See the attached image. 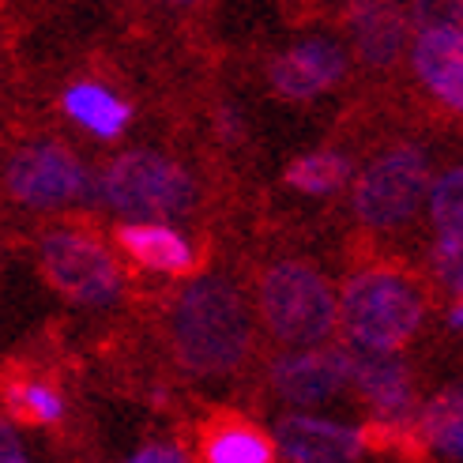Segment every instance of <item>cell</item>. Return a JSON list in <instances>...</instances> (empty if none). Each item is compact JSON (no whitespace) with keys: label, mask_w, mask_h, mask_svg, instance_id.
Segmentation results:
<instances>
[{"label":"cell","mask_w":463,"mask_h":463,"mask_svg":"<svg viewBox=\"0 0 463 463\" xmlns=\"http://www.w3.org/2000/svg\"><path fill=\"white\" fill-rule=\"evenodd\" d=\"M268 76L283 99L306 102V99L324 95V90H332L346 76V53H343V45L328 38H309V42L290 45L283 57H275Z\"/></svg>","instance_id":"11"},{"label":"cell","mask_w":463,"mask_h":463,"mask_svg":"<svg viewBox=\"0 0 463 463\" xmlns=\"http://www.w3.org/2000/svg\"><path fill=\"white\" fill-rule=\"evenodd\" d=\"M174 5H189V0H174Z\"/></svg>","instance_id":"26"},{"label":"cell","mask_w":463,"mask_h":463,"mask_svg":"<svg viewBox=\"0 0 463 463\" xmlns=\"http://www.w3.org/2000/svg\"><path fill=\"white\" fill-rule=\"evenodd\" d=\"M8 403H12V411L19 414L23 422H34V426H53V422L64 419V400L42 381L15 384L8 392Z\"/></svg>","instance_id":"20"},{"label":"cell","mask_w":463,"mask_h":463,"mask_svg":"<svg viewBox=\"0 0 463 463\" xmlns=\"http://www.w3.org/2000/svg\"><path fill=\"white\" fill-rule=\"evenodd\" d=\"M42 271L68 302L76 306H113L125 290L121 264L113 249L83 226H57L38 245Z\"/></svg>","instance_id":"5"},{"label":"cell","mask_w":463,"mask_h":463,"mask_svg":"<svg viewBox=\"0 0 463 463\" xmlns=\"http://www.w3.org/2000/svg\"><path fill=\"white\" fill-rule=\"evenodd\" d=\"M351 392H358L381 430H411L419 414L414 377L400 351H351Z\"/></svg>","instance_id":"9"},{"label":"cell","mask_w":463,"mask_h":463,"mask_svg":"<svg viewBox=\"0 0 463 463\" xmlns=\"http://www.w3.org/2000/svg\"><path fill=\"white\" fill-rule=\"evenodd\" d=\"M419 433L445 459H463V384L445 388L419 411Z\"/></svg>","instance_id":"16"},{"label":"cell","mask_w":463,"mask_h":463,"mask_svg":"<svg viewBox=\"0 0 463 463\" xmlns=\"http://www.w3.org/2000/svg\"><path fill=\"white\" fill-rule=\"evenodd\" d=\"M5 189L31 212H61L95 193V177L68 147L38 140L12 155L5 166Z\"/></svg>","instance_id":"7"},{"label":"cell","mask_w":463,"mask_h":463,"mask_svg":"<svg viewBox=\"0 0 463 463\" xmlns=\"http://www.w3.org/2000/svg\"><path fill=\"white\" fill-rule=\"evenodd\" d=\"M426 317V294L400 268H362L339 294V332L351 351H400Z\"/></svg>","instance_id":"2"},{"label":"cell","mask_w":463,"mask_h":463,"mask_svg":"<svg viewBox=\"0 0 463 463\" xmlns=\"http://www.w3.org/2000/svg\"><path fill=\"white\" fill-rule=\"evenodd\" d=\"M430 162L419 147H392L362 170L354 184V215L369 230L407 226L430 196Z\"/></svg>","instance_id":"6"},{"label":"cell","mask_w":463,"mask_h":463,"mask_svg":"<svg viewBox=\"0 0 463 463\" xmlns=\"http://www.w3.org/2000/svg\"><path fill=\"white\" fill-rule=\"evenodd\" d=\"M200 456L207 463H271L275 456V441L268 433H260L249 422H222L203 437Z\"/></svg>","instance_id":"17"},{"label":"cell","mask_w":463,"mask_h":463,"mask_svg":"<svg viewBox=\"0 0 463 463\" xmlns=\"http://www.w3.org/2000/svg\"><path fill=\"white\" fill-rule=\"evenodd\" d=\"M257 320L238 283L226 275H196L170 309V339L177 362L196 377H222L249 358Z\"/></svg>","instance_id":"1"},{"label":"cell","mask_w":463,"mask_h":463,"mask_svg":"<svg viewBox=\"0 0 463 463\" xmlns=\"http://www.w3.org/2000/svg\"><path fill=\"white\" fill-rule=\"evenodd\" d=\"M449 324H452V328H463V298H456V306L449 313Z\"/></svg>","instance_id":"25"},{"label":"cell","mask_w":463,"mask_h":463,"mask_svg":"<svg viewBox=\"0 0 463 463\" xmlns=\"http://www.w3.org/2000/svg\"><path fill=\"white\" fill-rule=\"evenodd\" d=\"M64 113L72 118L80 128L95 132L99 140H118V136L128 128L132 109L125 99H118L109 87L102 83H72L61 99Z\"/></svg>","instance_id":"15"},{"label":"cell","mask_w":463,"mask_h":463,"mask_svg":"<svg viewBox=\"0 0 463 463\" xmlns=\"http://www.w3.org/2000/svg\"><path fill=\"white\" fill-rule=\"evenodd\" d=\"M414 27H456L463 31V0H414L411 8Z\"/></svg>","instance_id":"22"},{"label":"cell","mask_w":463,"mask_h":463,"mask_svg":"<svg viewBox=\"0 0 463 463\" xmlns=\"http://www.w3.org/2000/svg\"><path fill=\"white\" fill-rule=\"evenodd\" d=\"M27 459V445H23V437L15 433L12 422L0 419V463H23Z\"/></svg>","instance_id":"24"},{"label":"cell","mask_w":463,"mask_h":463,"mask_svg":"<svg viewBox=\"0 0 463 463\" xmlns=\"http://www.w3.org/2000/svg\"><path fill=\"white\" fill-rule=\"evenodd\" d=\"M275 452L290 463H351L365 452V433L339 419L294 411L275 422Z\"/></svg>","instance_id":"10"},{"label":"cell","mask_w":463,"mask_h":463,"mask_svg":"<svg viewBox=\"0 0 463 463\" xmlns=\"http://www.w3.org/2000/svg\"><path fill=\"white\" fill-rule=\"evenodd\" d=\"M351 42L369 68H388L403 53L411 15L400 0H354L351 5Z\"/></svg>","instance_id":"14"},{"label":"cell","mask_w":463,"mask_h":463,"mask_svg":"<svg viewBox=\"0 0 463 463\" xmlns=\"http://www.w3.org/2000/svg\"><path fill=\"white\" fill-rule=\"evenodd\" d=\"M95 196L125 219H174L196 203V181L158 151H128L95 177Z\"/></svg>","instance_id":"4"},{"label":"cell","mask_w":463,"mask_h":463,"mask_svg":"<svg viewBox=\"0 0 463 463\" xmlns=\"http://www.w3.org/2000/svg\"><path fill=\"white\" fill-rule=\"evenodd\" d=\"M411 64L430 95L463 118V31L422 27L411 45Z\"/></svg>","instance_id":"12"},{"label":"cell","mask_w":463,"mask_h":463,"mask_svg":"<svg viewBox=\"0 0 463 463\" xmlns=\"http://www.w3.org/2000/svg\"><path fill=\"white\" fill-rule=\"evenodd\" d=\"M426 212H430V222H433L437 238L463 241V166L441 174L430 184Z\"/></svg>","instance_id":"19"},{"label":"cell","mask_w":463,"mask_h":463,"mask_svg":"<svg viewBox=\"0 0 463 463\" xmlns=\"http://www.w3.org/2000/svg\"><path fill=\"white\" fill-rule=\"evenodd\" d=\"M118 245L132 264L158 275H193L196 249L166 219H125L118 226Z\"/></svg>","instance_id":"13"},{"label":"cell","mask_w":463,"mask_h":463,"mask_svg":"<svg viewBox=\"0 0 463 463\" xmlns=\"http://www.w3.org/2000/svg\"><path fill=\"white\" fill-rule=\"evenodd\" d=\"M189 456H184L181 445H166V441H155V445H144L140 452L132 456V463H184Z\"/></svg>","instance_id":"23"},{"label":"cell","mask_w":463,"mask_h":463,"mask_svg":"<svg viewBox=\"0 0 463 463\" xmlns=\"http://www.w3.org/2000/svg\"><path fill=\"white\" fill-rule=\"evenodd\" d=\"M271 388L298 411H320L351 392V346H290L271 362Z\"/></svg>","instance_id":"8"},{"label":"cell","mask_w":463,"mask_h":463,"mask_svg":"<svg viewBox=\"0 0 463 463\" xmlns=\"http://www.w3.org/2000/svg\"><path fill=\"white\" fill-rule=\"evenodd\" d=\"M351 177V162L339 151H313L287 166V184L306 196H332Z\"/></svg>","instance_id":"18"},{"label":"cell","mask_w":463,"mask_h":463,"mask_svg":"<svg viewBox=\"0 0 463 463\" xmlns=\"http://www.w3.org/2000/svg\"><path fill=\"white\" fill-rule=\"evenodd\" d=\"M433 275L452 298H463V241L437 238V245H433Z\"/></svg>","instance_id":"21"},{"label":"cell","mask_w":463,"mask_h":463,"mask_svg":"<svg viewBox=\"0 0 463 463\" xmlns=\"http://www.w3.org/2000/svg\"><path fill=\"white\" fill-rule=\"evenodd\" d=\"M257 313L283 346H313L339 328V294L313 264L279 260L260 275Z\"/></svg>","instance_id":"3"}]
</instances>
